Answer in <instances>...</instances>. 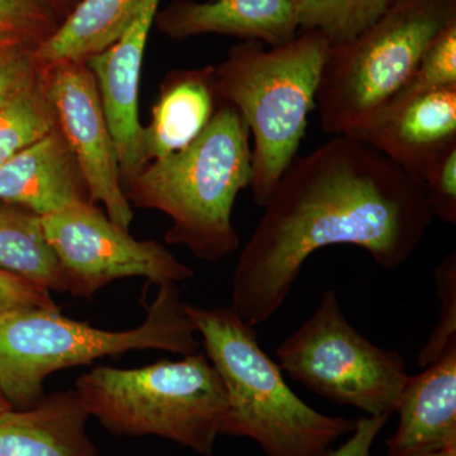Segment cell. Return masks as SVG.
<instances>
[{"label":"cell","mask_w":456,"mask_h":456,"mask_svg":"<svg viewBox=\"0 0 456 456\" xmlns=\"http://www.w3.org/2000/svg\"><path fill=\"white\" fill-rule=\"evenodd\" d=\"M261 208L237 260L230 305L253 327L277 314L321 248L356 246L382 268L397 269L434 220L419 180L346 134L297 155Z\"/></svg>","instance_id":"obj_1"},{"label":"cell","mask_w":456,"mask_h":456,"mask_svg":"<svg viewBox=\"0 0 456 456\" xmlns=\"http://www.w3.org/2000/svg\"><path fill=\"white\" fill-rule=\"evenodd\" d=\"M250 132L235 108L218 101L211 121L180 151L151 161L123 182L128 203L169 216L167 244L216 263L235 253L236 198L253 182Z\"/></svg>","instance_id":"obj_2"},{"label":"cell","mask_w":456,"mask_h":456,"mask_svg":"<svg viewBox=\"0 0 456 456\" xmlns=\"http://www.w3.org/2000/svg\"><path fill=\"white\" fill-rule=\"evenodd\" d=\"M184 310L226 389L221 435L254 440L265 456H326L358 419L318 412L292 391L281 369L257 341L254 327L232 308Z\"/></svg>","instance_id":"obj_3"},{"label":"cell","mask_w":456,"mask_h":456,"mask_svg":"<svg viewBox=\"0 0 456 456\" xmlns=\"http://www.w3.org/2000/svg\"><path fill=\"white\" fill-rule=\"evenodd\" d=\"M330 45L318 31H301L281 46L244 41L213 66L216 97L235 108L253 139L254 202L263 207L298 155Z\"/></svg>","instance_id":"obj_4"},{"label":"cell","mask_w":456,"mask_h":456,"mask_svg":"<svg viewBox=\"0 0 456 456\" xmlns=\"http://www.w3.org/2000/svg\"><path fill=\"white\" fill-rule=\"evenodd\" d=\"M146 318L127 331H107L62 316L60 308H20L0 314V391L13 410L45 395V382L61 369L90 364L134 350L187 356L200 351L196 325L184 310L178 284L159 285Z\"/></svg>","instance_id":"obj_5"},{"label":"cell","mask_w":456,"mask_h":456,"mask_svg":"<svg viewBox=\"0 0 456 456\" xmlns=\"http://www.w3.org/2000/svg\"><path fill=\"white\" fill-rule=\"evenodd\" d=\"M90 417L116 436H154L212 456L226 389L206 354L142 368L95 367L75 383Z\"/></svg>","instance_id":"obj_6"},{"label":"cell","mask_w":456,"mask_h":456,"mask_svg":"<svg viewBox=\"0 0 456 456\" xmlns=\"http://www.w3.org/2000/svg\"><path fill=\"white\" fill-rule=\"evenodd\" d=\"M454 20L456 0H398L358 37L330 47L316 95L321 131L353 136L373 121Z\"/></svg>","instance_id":"obj_7"},{"label":"cell","mask_w":456,"mask_h":456,"mask_svg":"<svg viewBox=\"0 0 456 456\" xmlns=\"http://www.w3.org/2000/svg\"><path fill=\"white\" fill-rule=\"evenodd\" d=\"M279 367L296 382L368 416L389 417L410 379L403 356L369 341L347 322L332 289L277 349Z\"/></svg>","instance_id":"obj_8"},{"label":"cell","mask_w":456,"mask_h":456,"mask_svg":"<svg viewBox=\"0 0 456 456\" xmlns=\"http://www.w3.org/2000/svg\"><path fill=\"white\" fill-rule=\"evenodd\" d=\"M41 224L73 297L90 299L123 278H146L161 285L183 283L196 275L163 244L134 239L90 200L42 216Z\"/></svg>","instance_id":"obj_9"},{"label":"cell","mask_w":456,"mask_h":456,"mask_svg":"<svg viewBox=\"0 0 456 456\" xmlns=\"http://www.w3.org/2000/svg\"><path fill=\"white\" fill-rule=\"evenodd\" d=\"M44 70L57 127L73 152L90 202L103 203L110 220L130 231L134 209L123 191L118 156L89 66L66 61Z\"/></svg>","instance_id":"obj_10"},{"label":"cell","mask_w":456,"mask_h":456,"mask_svg":"<svg viewBox=\"0 0 456 456\" xmlns=\"http://www.w3.org/2000/svg\"><path fill=\"white\" fill-rule=\"evenodd\" d=\"M160 2L147 0L127 31L112 46L86 61L97 82L118 156L122 184L150 163L143 141L145 127L139 118V90L147 40Z\"/></svg>","instance_id":"obj_11"},{"label":"cell","mask_w":456,"mask_h":456,"mask_svg":"<svg viewBox=\"0 0 456 456\" xmlns=\"http://www.w3.org/2000/svg\"><path fill=\"white\" fill-rule=\"evenodd\" d=\"M353 137L421 183L434 159L456 142V86L395 99Z\"/></svg>","instance_id":"obj_12"},{"label":"cell","mask_w":456,"mask_h":456,"mask_svg":"<svg viewBox=\"0 0 456 456\" xmlns=\"http://www.w3.org/2000/svg\"><path fill=\"white\" fill-rule=\"evenodd\" d=\"M155 25L174 41L224 35L281 46L301 32L298 0H173Z\"/></svg>","instance_id":"obj_13"},{"label":"cell","mask_w":456,"mask_h":456,"mask_svg":"<svg viewBox=\"0 0 456 456\" xmlns=\"http://www.w3.org/2000/svg\"><path fill=\"white\" fill-rule=\"evenodd\" d=\"M387 456H432L456 448V341L408 379Z\"/></svg>","instance_id":"obj_14"},{"label":"cell","mask_w":456,"mask_h":456,"mask_svg":"<svg viewBox=\"0 0 456 456\" xmlns=\"http://www.w3.org/2000/svg\"><path fill=\"white\" fill-rule=\"evenodd\" d=\"M90 200L88 189L60 128L0 165V202L47 216Z\"/></svg>","instance_id":"obj_15"},{"label":"cell","mask_w":456,"mask_h":456,"mask_svg":"<svg viewBox=\"0 0 456 456\" xmlns=\"http://www.w3.org/2000/svg\"><path fill=\"white\" fill-rule=\"evenodd\" d=\"M89 417L75 389L11 408L0 413V456H101L86 430Z\"/></svg>","instance_id":"obj_16"},{"label":"cell","mask_w":456,"mask_h":456,"mask_svg":"<svg viewBox=\"0 0 456 456\" xmlns=\"http://www.w3.org/2000/svg\"><path fill=\"white\" fill-rule=\"evenodd\" d=\"M212 73L206 66L167 75L143 134L150 163L187 147L211 121L218 106Z\"/></svg>","instance_id":"obj_17"},{"label":"cell","mask_w":456,"mask_h":456,"mask_svg":"<svg viewBox=\"0 0 456 456\" xmlns=\"http://www.w3.org/2000/svg\"><path fill=\"white\" fill-rule=\"evenodd\" d=\"M147 0H79L51 37L35 47L41 69L86 61L127 31Z\"/></svg>","instance_id":"obj_18"},{"label":"cell","mask_w":456,"mask_h":456,"mask_svg":"<svg viewBox=\"0 0 456 456\" xmlns=\"http://www.w3.org/2000/svg\"><path fill=\"white\" fill-rule=\"evenodd\" d=\"M0 270L50 292L68 293L64 269L41 224V216L0 202Z\"/></svg>","instance_id":"obj_19"},{"label":"cell","mask_w":456,"mask_h":456,"mask_svg":"<svg viewBox=\"0 0 456 456\" xmlns=\"http://www.w3.org/2000/svg\"><path fill=\"white\" fill-rule=\"evenodd\" d=\"M57 126L45 70L0 110V165L33 145Z\"/></svg>","instance_id":"obj_20"},{"label":"cell","mask_w":456,"mask_h":456,"mask_svg":"<svg viewBox=\"0 0 456 456\" xmlns=\"http://www.w3.org/2000/svg\"><path fill=\"white\" fill-rule=\"evenodd\" d=\"M398 0H298L301 31H318L330 47L358 37Z\"/></svg>","instance_id":"obj_21"},{"label":"cell","mask_w":456,"mask_h":456,"mask_svg":"<svg viewBox=\"0 0 456 456\" xmlns=\"http://www.w3.org/2000/svg\"><path fill=\"white\" fill-rule=\"evenodd\" d=\"M450 86H456V20L432 38L412 77L393 101Z\"/></svg>","instance_id":"obj_22"},{"label":"cell","mask_w":456,"mask_h":456,"mask_svg":"<svg viewBox=\"0 0 456 456\" xmlns=\"http://www.w3.org/2000/svg\"><path fill=\"white\" fill-rule=\"evenodd\" d=\"M62 20L49 0H0V27L35 46L51 37Z\"/></svg>","instance_id":"obj_23"},{"label":"cell","mask_w":456,"mask_h":456,"mask_svg":"<svg viewBox=\"0 0 456 456\" xmlns=\"http://www.w3.org/2000/svg\"><path fill=\"white\" fill-rule=\"evenodd\" d=\"M441 312L437 326L419 354V365L428 367L456 341V255H446L435 273Z\"/></svg>","instance_id":"obj_24"},{"label":"cell","mask_w":456,"mask_h":456,"mask_svg":"<svg viewBox=\"0 0 456 456\" xmlns=\"http://www.w3.org/2000/svg\"><path fill=\"white\" fill-rule=\"evenodd\" d=\"M432 217L456 224V142L441 151L421 180Z\"/></svg>","instance_id":"obj_25"},{"label":"cell","mask_w":456,"mask_h":456,"mask_svg":"<svg viewBox=\"0 0 456 456\" xmlns=\"http://www.w3.org/2000/svg\"><path fill=\"white\" fill-rule=\"evenodd\" d=\"M35 47L27 42L0 50V110L36 79L41 68Z\"/></svg>","instance_id":"obj_26"},{"label":"cell","mask_w":456,"mask_h":456,"mask_svg":"<svg viewBox=\"0 0 456 456\" xmlns=\"http://www.w3.org/2000/svg\"><path fill=\"white\" fill-rule=\"evenodd\" d=\"M60 308L46 288L0 270V314L20 308Z\"/></svg>","instance_id":"obj_27"},{"label":"cell","mask_w":456,"mask_h":456,"mask_svg":"<svg viewBox=\"0 0 456 456\" xmlns=\"http://www.w3.org/2000/svg\"><path fill=\"white\" fill-rule=\"evenodd\" d=\"M389 417H362L356 422L355 430L340 448L330 450L326 456H370L371 446Z\"/></svg>","instance_id":"obj_28"},{"label":"cell","mask_w":456,"mask_h":456,"mask_svg":"<svg viewBox=\"0 0 456 456\" xmlns=\"http://www.w3.org/2000/svg\"><path fill=\"white\" fill-rule=\"evenodd\" d=\"M20 42H26L17 35L16 32L9 31V29L2 28L0 27V50L5 49V47L12 46V45L20 44ZM28 44V42H27ZM35 46V45H33Z\"/></svg>","instance_id":"obj_29"},{"label":"cell","mask_w":456,"mask_h":456,"mask_svg":"<svg viewBox=\"0 0 456 456\" xmlns=\"http://www.w3.org/2000/svg\"><path fill=\"white\" fill-rule=\"evenodd\" d=\"M49 2L59 12L60 16L65 20V17L73 11L79 0H49Z\"/></svg>","instance_id":"obj_30"},{"label":"cell","mask_w":456,"mask_h":456,"mask_svg":"<svg viewBox=\"0 0 456 456\" xmlns=\"http://www.w3.org/2000/svg\"><path fill=\"white\" fill-rule=\"evenodd\" d=\"M11 404L8 403L7 399L4 398V395H3L2 391H0V413L11 410Z\"/></svg>","instance_id":"obj_31"},{"label":"cell","mask_w":456,"mask_h":456,"mask_svg":"<svg viewBox=\"0 0 456 456\" xmlns=\"http://www.w3.org/2000/svg\"><path fill=\"white\" fill-rule=\"evenodd\" d=\"M137 456H139V455H137Z\"/></svg>","instance_id":"obj_32"}]
</instances>
